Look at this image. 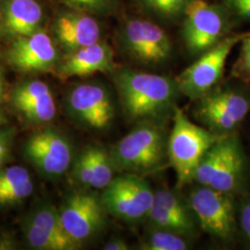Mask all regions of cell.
I'll use <instances>...</instances> for the list:
<instances>
[{"label":"cell","instance_id":"cell-1","mask_svg":"<svg viewBox=\"0 0 250 250\" xmlns=\"http://www.w3.org/2000/svg\"><path fill=\"white\" fill-rule=\"evenodd\" d=\"M114 83L125 113L132 121L161 124L174 112L179 95L175 79L123 68Z\"/></svg>","mask_w":250,"mask_h":250},{"label":"cell","instance_id":"cell-2","mask_svg":"<svg viewBox=\"0 0 250 250\" xmlns=\"http://www.w3.org/2000/svg\"><path fill=\"white\" fill-rule=\"evenodd\" d=\"M172 120L173 126L167 142V157L176 173V187L182 188L195 180L198 165L206 153L224 136L195 125L177 106Z\"/></svg>","mask_w":250,"mask_h":250},{"label":"cell","instance_id":"cell-3","mask_svg":"<svg viewBox=\"0 0 250 250\" xmlns=\"http://www.w3.org/2000/svg\"><path fill=\"white\" fill-rule=\"evenodd\" d=\"M167 142L161 124L139 123L109 155L116 170L142 175L161 166L167 156Z\"/></svg>","mask_w":250,"mask_h":250},{"label":"cell","instance_id":"cell-4","mask_svg":"<svg viewBox=\"0 0 250 250\" xmlns=\"http://www.w3.org/2000/svg\"><path fill=\"white\" fill-rule=\"evenodd\" d=\"M182 37L188 51L200 56L232 34L235 21L221 3L192 0L183 15Z\"/></svg>","mask_w":250,"mask_h":250},{"label":"cell","instance_id":"cell-5","mask_svg":"<svg viewBox=\"0 0 250 250\" xmlns=\"http://www.w3.org/2000/svg\"><path fill=\"white\" fill-rule=\"evenodd\" d=\"M196 101L195 118L220 136L232 134L250 111V95L230 86L217 85Z\"/></svg>","mask_w":250,"mask_h":250},{"label":"cell","instance_id":"cell-6","mask_svg":"<svg viewBox=\"0 0 250 250\" xmlns=\"http://www.w3.org/2000/svg\"><path fill=\"white\" fill-rule=\"evenodd\" d=\"M118 40L130 59L146 66L166 62L172 51L166 31L147 19H126L119 29Z\"/></svg>","mask_w":250,"mask_h":250},{"label":"cell","instance_id":"cell-7","mask_svg":"<svg viewBox=\"0 0 250 250\" xmlns=\"http://www.w3.org/2000/svg\"><path fill=\"white\" fill-rule=\"evenodd\" d=\"M248 34L232 33L201 54L196 62L175 78L180 93L191 100H197L217 86L223 78L228 56Z\"/></svg>","mask_w":250,"mask_h":250},{"label":"cell","instance_id":"cell-8","mask_svg":"<svg viewBox=\"0 0 250 250\" xmlns=\"http://www.w3.org/2000/svg\"><path fill=\"white\" fill-rule=\"evenodd\" d=\"M105 209L118 219L136 223L146 218L154 203L150 185L135 173H125L112 179L101 197Z\"/></svg>","mask_w":250,"mask_h":250},{"label":"cell","instance_id":"cell-9","mask_svg":"<svg viewBox=\"0 0 250 250\" xmlns=\"http://www.w3.org/2000/svg\"><path fill=\"white\" fill-rule=\"evenodd\" d=\"M188 203L204 232L220 240H230L235 232L232 194L199 186L191 191Z\"/></svg>","mask_w":250,"mask_h":250},{"label":"cell","instance_id":"cell-10","mask_svg":"<svg viewBox=\"0 0 250 250\" xmlns=\"http://www.w3.org/2000/svg\"><path fill=\"white\" fill-rule=\"evenodd\" d=\"M104 209L101 198L88 193H74L67 199L60 214L66 232L82 246L103 227Z\"/></svg>","mask_w":250,"mask_h":250},{"label":"cell","instance_id":"cell-11","mask_svg":"<svg viewBox=\"0 0 250 250\" xmlns=\"http://www.w3.org/2000/svg\"><path fill=\"white\" fill-rule=\"evenodd\" d=\"M24 150L28 160L49 177L62 176L72 162L71 143L51 129L34 134L27 141Z\"/></svg>","mask_w":250,"mask_h":250},{"label":"cell","instance_id":"cell-12","mask_svg":"<svg viewBox=\"0 0 250 250\" xmlns=\"http://www.w3.org/2000/svg\"><path fill=\"white\" fill-rule=\"evenodd\" d=\"M7 61L20 72H48L57 66L59 53L50 36L38 31L16 37L7 51Z\"/></svg>","mask_w":250,"mask_h":250},{"label":"cell","instance_id":"cell-13","mask_svg":"<svg viewBox=\"0 0 250 250\" xmlns=\"http://www.w3.org/2000/svg\"><path fill=\"white\" fill-rule=\"evenodd\" d=\"M73 117L96 130L107 128L114 118V107L107 90L97 83H83L71 91L68 99Z\"/></svg>","mask_w":250,"mask_h":250},{"label":"cell","instance_id":"cell-14","mask_svg":"<svg viewBox=\"0 0 250 250\" xmlns=\"http://www.w3.org/2000/svg\"><path fill=\"white\" fill-rule=\"evenodd\" d=\"M52 30L56 41L67 53L95 44L101 37L100 24L92 14L68 8L56 16Z\"/></svg>","mask_w":250,"mask_h":250},{"label":"cell","instance_id":"cell-15","mask_svg":"<svg viewBox=\"0 0 250 250\" xmlns=\"http://www.w3.org/2000/svg\"><path fill=\"white\" fill-rule=\"evenodd\" d=\"M116 68L112 47L100 40L67 53L59 65L58 74L62 79H69L85 77L97 72H114Z\"/></svg>","mask_w":250,"mask_h":250},{"label":"cell","instance_id":"cell-16","mask_svg":"<svg viewBox=\"0 0 250 250\" xmlns=\"http://www.w3.org/2000/svg\"><path fill=\"white\" fill-rule=\"evenodd\" d=\"M11 100L29 121L46 123L56 114V104L49 86L42 81H27L13 90Z\"/></svg>","mask_w":250,"mask_h":250},{"label":"cell","instance_id":"cell-17","mask_svg":"<svg viewBox=\"0 0 250 250\" xmlns=\"http://www.w3.org/2000/svg\"><path fill=\"white\" fill-rule=\"evenodd\" d=\"M44 19L42 6L36 0H7L1 7V30L13 37L40 31Z\"/></svg>","mask_w":250,"mask_h":250},{"label":"cell","instance_id":"cell-18","mask_svg":"<svg viewBox=\"0 0 250 250\" xmlns=\"http://www.w3.org/2000/svg\"><path fill=\"white\" fill-rule=\"evenodd\" d=\"M245 168V156L238 138L232 134L225 136L217 169L208 187L232 195L241 187Z\"/></svg>","mask_w":250,"mask_h":250},{"label":"cell","instance_id":"cell-19","mask_svg":"<svg viewBox=\"0 0 250 250\" xmlns=\"http://www.w3.org/2000/svg\"><path fill=\"white\" fill-rule=\"evenodd\" d=\"M146 219L149 222L151 228L176 232L187 237L193 236L197 232L196 219L184 218L155 203Z\"/></svg>","mask_w":250,"mask_h":250},{"label":"cell","instance_id":"cell-20","mask_svg":"<svg viewBox=\"0 0 250 250\" xmlns=\"http://www.w3.org/2000/svg\"><path fill=\"white\" fill-rule=\"evenodd\" d=\"M84 150L88 157L92 174L91 188H107L114 178V171L116 170L109 153L99 146H88Z\"/></svg>","mask_w":250,"mask_h":250},{"label":"cell","instance_id":"cell-21","mask_svg":"<svg viewBox=\"0 0 250 250\" xmlns=\"http://www.w3.org/2000/svg\"><path fill=\"white\" fill-rule=\"evenodd\" d=\"M24 234L29 245L36 250H75L81 247L76 243L60 238L31 221L24 226Z\"/></svg>","mask_w":250,"mask_h":250},{"label":"cell","instance_id":"cell-22","mask_svg":"<svg viewBox=\"0 0 250 250\" xmlns=\"http://www.w3.org/2000/svg\"><path fill=\"white\" fill-rule=\"evenodd\" d=\"M190 249L188 237L176 232L151 228L139 246L142 250H187Z\"/></svg>","mask_w":250,"mask_h":250},{"label":"cell","instance_id":"cell-23","mask_svg":"<svg viewBox=\"0 0 250 250\" xmlns=\"http://www.w3.org/2000/svg\"><path fill=\"white\" fill-rule=\"evenodd\" d=\"M192 0H134L145 12L156 18L173 21L182 18L188 4Z\"/></svg>","mask_w":250,"mask_h":250},{"label":"cell","instance_id":"cell-24","mask_svg":"<svg viewBox=\"0 0 250 250\" xmlns=\"http://www.w3.org/2000/svg\"><path fill=\"white\" fill-rule=\"evenodd\" d=\"M31 222L44 228L45 230L53 233L55 235L59 236L62 239L78 244L77 242L72 239V237L68 234V232H66L62 222L60 212L52 206H45L39 210H37L33 216Z\"/></svg>","mask_w":250,"mask_h":250},{"label":"cell","instance_id":"cell-25","mask_svg":"<svg viewBox=\"0 0 250 250\" xmlns=\"http://www.w3.org/2000/svg\"><path fill=\"white\" fill-rule=\"evenodd\" d=\"M68 9L80 10L92 15L112 14L119 5V0H58Z\"/></svg>","mask_w":250,"mask_h":250},{"label":"cell","instance_id":"cell-26","mask_svg":"<svg viewBox=\"0 0 250 250\" xmlns=\"http://www.w3.org/2000/svg\"><path fill=\"white\" fill-rule=\"evenodd\" d=\"M240 53L232 65L231 77L244 83H250V33L241 40Z\"/></svg>","mask_w":250,"mask_h":250},{"label":"cell","instance_id":"cell-27","mask_svg":"<svg viewBox=\"0 0 250 250\" xmlns=\"http://www.w3.org/2000/svg\"><path fill=\"white\" fill-rule=\"evenodd\" d=\"M33 190L34 185L31 179L21 182L8 190L0 193V205H12L19 201H21L31 196Z\"/></svg>","mask_w":250,"mask_h":250},{"label":"cell","instance_id":"cell-28","mask_svg":"<svg viewBox=\"0 0 250 250\" xmlns=\"http://www.w3.org/2000/svg\"><path fill=\"white\" fill-rule=\"evenodd\" d=\"M28 179H31L28 170L21 166L0 170V193Z\"/></svg>","mask_w":250,"mask_h":250},{"label":"cell","instance_id":"cell-29","mask_svg":"<svg viewBox=\"0 0 250 250\" xmlns=\"http://www.w3.org/2000/svg\"><path fill=\"white\" fill-rule=\"evenodd\" d=\"M235 22H250V0H221Z\"/></svg>","mask_w":250,"mask_h":250},{"label":"cell","instance_id":"cell-30","mask_svg":"<svg viewBox=\"0 0 250 250\" xmlns=\"http://www.w3.org/2000/svg\"><path fill=\"white\" fill-rule=\"evenodd\" d=\"M240 223L242 230L250 243V200L242 206Z\"/></svg>","mask_w":250,"mask_h":250},{"label":"cell","instance_id":"cell-31","mask_svg":"<svg viewBox=\"0 0 250 250\" xmlns=\"http://www.w3.org/2000/svg\"><path fill=\"white\" fill-rule=\"evenodd\" d=\"M10 147L9 134L5 132H0V167L8 159Z\"/></svg>","mask_w":250,"mask_h":250},{"label":"cell","instance_id":"cell-32","mask_svg":"<svg viewBox=\"0 0 250 250\" xmlns=\"http://www.w3.org/2000/svg\"><path fill=\"white\" fill-rule=\"evenodd\" d=\"M105 250H129V246L122 239H115L107 243L104 246Z\"/></svg>","mask_w":250,"mask_h":250},{"label":"cell","instance_id":"cell-33","mask_svg":"<svg viewBox=\"0 0 250 250\" xmlns=\"http://www.w3.org/2000/svg\"><path fill=\"white\" fill-rule=\"evenodd\" d=\"M14 249V244L9 239H0V250H9Z\"/></svg>","mask_w":250,"mask_h":250},{"label":"cell","instance_id":"cell-34","mask_svg":"<svg viewBox=\"0 0 250 250\" xmlns=\"http://www.w3.org/2000/svg\"><path fill=\"white\" fill-rule=\"evenodd\" d=\"M3 89H4V81H3V75L2 72H0V96L3 93Z\"/></svg>","mask_w":250,"mask_h":250},{"label":"cell","instance_id":"cell-35","mask_svg":"<svg viewBox=\"0 0 250 250\" xmlns=\"http://www.w3.org/2000/svg\"><path fill=\"white\" fill-rule=\"evenodd\" d=\"M3 121H4V119H3V115H2V113H1V111H0V125L3 123Z\"/></svg>","mask_w":250,"mask_h":250},{"label":"cell","instance_id":"cell-36","mask_svg":"<svg viewBox=\"0 0 250 250\" xmlns=\"http://www.w3.org/2000/svg\"><path fill=\"white\" fill-rule=\"evenodd\" d=\"M0 19H1V6H0Z\"/></svg>","mask_w":250,"mask_h":250}]
</instances>
